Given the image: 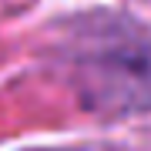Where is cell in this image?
<instances>
[{"label":"cell","instance_id":"6da1fadb","mask_svg":"<svg viewBox=\"0 0 151 151\" xmlns=\"http://www.w3.org/2000/svg\"><path fill=\"white\" fill-rule=\"evenodd\" d=\"M70 81L97 114H138L151 108V30L108 20L70 47Z\"/></svg>","mask_w":151,"mask_h":151}]
</instances>
